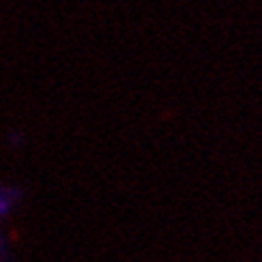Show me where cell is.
<instances>
[{
    "instance_id": "6da1fadb",
    "label": "cell",
    "mask_w": 262,
    "mask_h": 262,
    "mask_svg": "<svg viewBox=\"0 0 262 262\" xmlns=\"http://www.w3.org/2000/svg\"><path fill=\"white\" fill-rule=\"evenodd\" d=\"M9 206H11V202H9L7 191H0V215H5Z\"/></svg>"
},
{
    "instance_id": "7a4b0ae2",
    "label": "cell",
    "mask_w": 262,
    "mask_h": 262,
    "mask_svg": "<svg viewBox=\"0 0 262 262\" xmlns=\"http://www.w3.org/2000/svg\"><path fill=\"white\" fill-rule=\"evenodd\" d=\"M0 254H3V241H0Z\"/></svg>"
}]
</instances>
